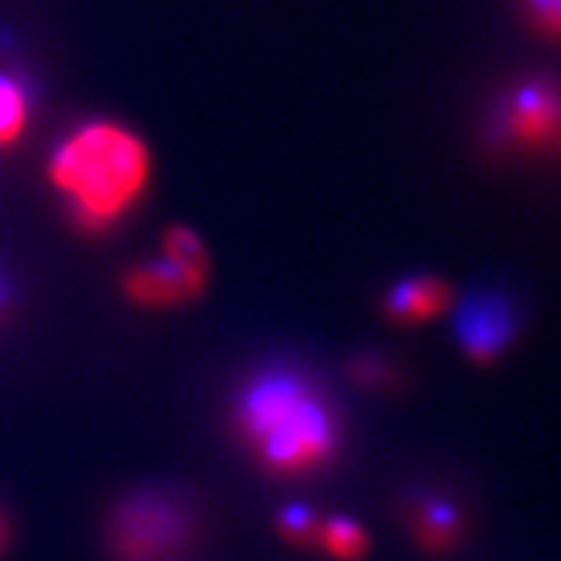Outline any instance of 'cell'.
Returning a JSON list of instances; mask_svg holds the SVG:
<instances>
[{
    "label": "cell",
    "mask_w": 561,
    "mask_h": 561,
    "mask_svg": "<svg viewBox=\"0 0 561 561\" xmlns=\"http://www.w3.org/2000/svg\"><path fill=\"white\" fill-rule=\"evenodd\" d=\"M227 419L237 447L273 481H318L346 455L341 405L301 364L268 362L250 369L231 390Z\"/></svg>",
    "instance_id": "1"
},
{
    "label": "cell",
    "mask_w": 561,
    "mask_h": 561,
    "mask_svg": "<svg viewBox=\"0 0 561 561\" xmlns=\"http://www.w3.org/2000/svg\"><path fill=\"white\" fill-rule=\"evenodd\" d=\"M149 174L151 159L144 140L112 121L70 130L47 164V178L83 231H104L121 221L146 193Z\"/></svg>",
    "instance_id": "2"
},
{
    "label": "cell",
    "mask_w": 561,
    "mask_h": 561,
    "mask_svg": "<svg viewBox=\"0 0 561 561\" xmlns=\"http://www.w3.org/2000/svg\"><path fill=\"white\" fill-rule=\"evenodd\" d=\"M208 502L182 483L128 489L104 512L110 561H191L208 541Z\"/></svg>",
    "instance_id": "3"
},
{
    "label": "cell",
    "mask_w": 561,
    "mask_h": 561,
    "mask_svg": "<svg viewBox=\"0 0 561 561\" xmlns=\"http://www.w3.org/2000/svg\"><path fill=\"white\" fill-rule=\"evenodd\" d=\"M561 140V81L528 76L510 83L483 123V144L500 153H541Z\"/></svg>",
    "instance_id": "4"
},
{
    "label": "cell",
    "mask_w": 561,
    "mask_h": 561,
    "mask_svg": "<svg viewBox=\"0 0 561 561\" xmlns=\"http://www.w3.org/2000/svg\"><path fill=\"white\" fill-rule=\"evenodd\" d=\"M398 520L409 541L432 559L455 557L473 533L468 502L453 486L437 481L411 483L398 500Z\"/></svg>",
    "instance_id": "5"
},
{
    "label": "cell",
    "mask_w": 561,
    "mask_h": 561,
    "mask_svg": "<svg viewBox=\"0 0 561 561\" xmlns=\"http://www.w3.org/2000/svg\"><path fill=\"white\" fill-rule=\"evenodd\" d=\"M453 328L466 359L476 367H491L520 335V312L504 291L476 289L455 301Z\"/></svg>",
    "instance_id": "6"
},
{
    "label": "cell",
    "mask_w": 561,
    "mask_h": 561,
    "mask_svg": "<svg viewBox=\"0 0 561 561\" xmlns=\"http://www.w3.org/2000/svg\"><path fill=\"white\" fill-rule=\"evenodd\" d=\"M206 286V271L185 268L161 255L130 265L123 276L125 299L138 310H174L201 297Z\"/></svg>",
    "instance_id": "7"
},
{
    "label": "cell",
    "mask_w": 561,
    "mask_h": 561,
    "mask_svg": "<svg viewBox=\"0 0 561 561\" xmlns=\"http://www.w3.org/2000/svg\"><path fill=\"white\" fill-rule=\"evenodd\" d=\"M455 305L453 286L434 273H413L398 278L382 294V314L392 325L416 328L437 320Z\"/></svg>",
    "instance_id": "8"
},
{
    "label": "cell",
    "mask_w": 561,
    "mask_h": 561,
    "mask_svg": "<svg viewBox=\"0 0 561 561\" xmlns=\"http://www.w3.org/2000/svg\"><path fill=\"white\" fill-rule=\"evenodd\" d=\"M331 561H364L371 551V538L364 525L351 515H322L318 549Z\"/></svg>",
    "instance_id": "9"
},
{
    "label": "cell",
    "mask_w": 561,
    "mask_h": 561,
    "mask_svg": "<svg viewBox=\"0 0 561 561\" xmlns=\"http://www.w3.org/2000/svg\"><path fill=\"white\" fill-rule=\"evenodd\" d=\"M322 523V512L314 510L310 502L291 500L273 512V533L280 543L291 546L297 551L318 549V533Z\"/></svg>",
    "instance_id": "10"
},
{
    "label": "cell",
    "mask_w": 561,
    "mask_h": 561,
    "mask_svg": "<svg viewBox=\"0 0 561 561\" xmlns=\"http://www.w3.org/2000/svg\"><path fill=\"white\" fill-rule=\"evenodd\" d=\"M346 375L356 388L377 392V396H390V392L401 390L403 371L396 359L380 351H356L346 362Z\"/></svg>",
    "instance_id": "11"
},
{
    "label": "cell",
    "mask_w": 561,
    "mask_h": 561,
    "mask_svg": "<svg viewBox=\"0 0 561 561\" xmlns=\"http://www.w3.org/2000/svg\"><path fill=\"white\" fill-rule=\"evenodd\" d=\"M26 117H30V100L24 87L9 76H0V146L16 144L26 128Z\"/></svg>",
    "instance_id": "12"
},
{
    "label": "cell",
    "mask_w": 561,
    "mask_h": 561,
    "mask_svg": "<svg viewBox=\"0 0 561 561\" xmlns=\"http://www.w3.org/2000/svg\"><path fill=\"white\" fill-rule=\"evenodd\" d=\"M161 257L195 271H210L208 252L191 227H167L161 234Z\"/></svg>",
    "instance_id": "13"
},
{
    "label": "cell",
    "mask_w": 561,
    "mask_h": 561,
    "mask_svg": "<svg viewBox=\"0 0 561 561\" xmlns=\"http://www.w3.org/2000/svg\"><path fill=\"white\" fill-rule=\"evenodd\" d=\"M517 9L538 37L561 45V0H517Z\"/></svg>",
    "instance_id": "14"
},
{
    "label": "cell",
    "mask_w": 561,
    "mask_h": 561,
    "mask_svg": "<svg viewBox=\"0 0 561 561\" xmlns=\"http://www.w3.org/2000/svg\"><path fill=\"white\" fill-rule=\"evenodd\" d=\"M9 543H11V523H9V515L0 510V553L9 549Z\"/></svg>",
    "instance_id": "15"
}]
</instances>
